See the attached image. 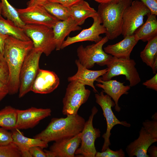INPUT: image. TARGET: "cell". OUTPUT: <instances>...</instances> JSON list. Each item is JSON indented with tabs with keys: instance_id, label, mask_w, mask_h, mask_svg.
Wrapping results in <instances>:
<instances>
[{
	"instance_id": "1",
	"label": "cell",
	"mask_w": 157,
	"mask_h": 157,
	"mask_svg": "<svg viewBox=\"0 0 157 157\" xmlns=\"http://www.w3.org/2000/svg\"><path fill=\"white\" fill-rule=\"evenodd\" d=\"M33 47L31 40H22L9 35L6 38L3 55L9 71L7 84L9 94H14L18 92L20 70L26 57Z\"/></svg>"
},
{
	"instance_id": "2",
	"label": "cell",
	"mask_w": 157,
	"mask_h": 157,
	"mask_svg": "<svg viewBox=\"0 0 157 157\" xmlns=\"http://www.w3.org/2000/svg\"><path fill=\"white\" fill-rule=\"evenodd\" d=\"M85 122L78 114L53 118L46 128L34 138L48 143L71 138L81 132Z\"/></svg>"
},
{
	"instance_id": "3",
	"label": "cell",
	"mask_w": 157,
	"mask_h": 157,
	"mask_svg": "<svg viewBox=\"0 0 157 157\" xmlns=\"http://www.w3.org/2000/svg\"><path fill=\"white\" fill-rule=\"evenodd\" d=\"M132 0H121L117 3H100L97 11L109 40L117 38L122 32L124 12Z\"/></svg>"
},
{
	"instance_id": "4",
	"label": "cell",
	"mask_w": 157,
	"mask_h": 157,
	"mask_svg": "<svg viewBox=\"0 0 157 157\" xmlns=\"http://www.w3.org/2000/svg\"><path fill=\"white\" fill-rule=\"evenodd\" d=\"M108 40V38L106 36L95 44L85 47L80 45L76 50L80 63L88 69L93 67L95 64L101 66L107 65L113 56L106 53L103 47Z\"/></svg>"
},
{
	"instance_id": "5",
	"label": "cell",
	"mask_w": 157,
	"mask_h": 157,
	"mask_svg": "<svg viewBox=\"0 0 157 157\" xmlns=\"http://www.w3.org/2000/svg\"><path fill=\"white\" fill-rule=\"evenodd\" d=\"M136 63L133 59L118 58L112 56L107 67V72L99 78L104 81L111 79L115 76H125L126 80L129 82L131 87L139 83L141 79L135 67Z\"/></svg>"
},
{
	"instance_id": "6",
	"label": "cell",
	"mask_w": 157,
	"mask_h": 157,
	"mask_svg": "<svg viewBox=\"0 0 157 157\" xmlns=\"http://www.w3.org/2000/svg\"><path fill=\"white\" fill-rule=\"evenodd\" d=\"M23 29L33 42V48L49 56L56 48L52 28L40 24H25Z\"/></svg>"
},
{
	"instance_id": "7",
	"label": "cell",
	"mask_w": 157,
	"mask_h": 157,
	"mask_svg": "<svg viewBox=\"0 0 157 157\" xmlns=\"http://www.w3.org/2000/svg\"><path fill=\"white\" fill-rule=\"evenodd\" d=\"M42 53L33 49L26 57L21 68L19 76V97H23L31 89L39 69V62Z\"/></svg>"
},
{
	"instance_id": "8",
	"label": "cell",
	"mask_w": 157,
	"mask_h": 157,
	"mask_svg": "<svg viewBox=\"0 0 157 157\" xmlns=\"http://www.w3.org/2000/svg\"><path fill=\"white\" fill-rule=\"evenodd\" d=\"M69 82L63 99L62 113L67 116L78 114L79 108L87 101L91 93L83 85L76 81Z\"/></svg>"
},
{
	"instance_id": "9",
	"label": "cell",
	"mask_w": 157,
	"mask_h": 157,
	"mask_svg": "<svg viewBox=\"0 0 157 157\" xmlns=\"http://www.w3.org/2000/svg\"><path fill=\"white\" fill-rule=\"evenodd\" d=\"M149 9L141 1H132L123 15L122 34L124 38L133 35L144 23L145 16L150 13Z\"/></svg>"
},
{
	"instance_id": "10",
	"label": "cell",
	"mask_w": 157,
	"mask_h": 157,
	"mask_svg": "<svg viewBox=\"0 0 157 157\" xmlns=\"http://www.w3.org/2000/svg\"><path fill=\"white\" fill-rule=\"evenodd\" d=\"M98 109L94 106L88 119L85 122L83 129L81 132V146L76 150L75 154L83 157H95L97 152L95 146L96 139L100 136L99 129L94 128L93 121L94 116Z\"/></svg>"
},
{
	"instance_id": "11",
	"label": "cell",
	"mask_w": 157,
	"mask_h": 157,
	"mask_svg": "<svg viewBox=\"0 0 157 157\" xmlns=\"http://www.w3.org/2000/svg\"><path fill=\"white\" fill-rule=\"evenodd\" d=\"M95 97L96 103L101 108L103 114L105 118L107 124L106 132L102 135L104 142L101 149V151H104L109 147L111 145L110 138L111 135V130L115 125L120 124L125 127H129L131 125L126 121H120L116 117L113 113L112 108L115 106V102L108 95L104 94L102 91L100 94H95Z\"/></svg>"
},
{
	"instance_id": "12",
	"label": "cell",
	"mask_w": 157,
	"mask_h": 157,
	"mask_svg": "<svg viewBox=\"0 0 157 157\" xmlns=\"http://www.w3.org/2000/svg\"><path fill=\"white\" fill-rule=\"evenodd\" d=\"M17 10L20 18L25 24L43 25L52 28L59 20L42 5H37Z\"/></svg>"
},
{
	"instance_id": "13",
	"label": "cell",
	"mask_w": 157,
	"mask_h": 157,
	"mask_svg": "<svg viewBox=\"0 0 157 157\" xmlns=\"http://www.w3.org/2000/svg\"><path fill=\"white\" fill-rule=\"evenodd\" d=\"M92 18L93 22L91 26L83 30L79 33L72 37L68 36L64 41L61 46V49L77 42L90 41L95 43L100 41L102 37L100 35L106 33V28L101 24L100 18L98 14Z\"/></svg>"
},
{
	"instance_id": "14",
	"label": "cell",
	"mask_w": 157,
	"mask_h": 157,
	"mask_svg": "<svg viewBox=\"0 0 157 157\" xmlns=\"http://www.w3.org/2000/svg\"><path fill=\"white\" fill-rule=\"evenodd\" d=\"M50 108L31 107L25 110L17 109V119L16 129L19 130L32 128L42 120L51 115Z\"/></svg>"
},
{
	"instance_id": "15",
	"label": "cell",
	"mask_w": 157,
	"mask_h": 157,
	"mask_svg": "<svg viewBox=\"0 0 157 157\" xmlns=\"http://www.w3.org/2000/svg\"><path fill=\"white\" fill-rule=\"evenodd\" d=\"M60 82L59 78L55 72L40 68L31 91L40 94L49 93L57 88Z\"/></svg>"
},
{
	"instance_id": "16",
	"label": "cell",
	"mask_w": 157,
	"mask_h": 157,
	"mask_svg": "<svg viewBox=\"0 0 157 157\" xmlns=\"http://www.w3.org/2000/svg\"><path fill=\"white\" fill-rule=\"evenodd\" d=\"M81 142L80 132L73 137L55 141L49 150L44 151L48 157H74Z\"/></svg>"
},
{
	"instance_id": "17",
	"label": "cell",
	"mask_w": 157,
	"mask_h": 157,
	"mask_svg": "<svg viewBox=\"0 0 157 157\" xmlns=\"http://www.w3.org/2000/svg\"><path fill=\"white\" fill-rule=\"evenodd\" d=\"M157 138L153 137L142 126L137 139L131 142L126 147V151L129 157H149L147 150Z\"/></svg>"
},
{
	"instance_id": "18",
	"label": "cell",
	"mask_w": 157,
	"mask_h": 157,
	"mask_svg": "<svg viewBox=\"0 0 157 157\" xmlns=\"http://www.w3.org/2000/svg\"><path fill=\"white\" fill-rule=\"evenodd\" d=\"M98 78L96 81L98 83L96 86L102 88L103 91L110 96L115 103V110L119 112L121 108L119 106L118 101L120 97L123 94H127L130 89L129 85H125L124 83H121L116 80H112L104 81Z\"/></svg>"
},
{
	"instance_id": "19",
	"label": "cell",
	"mask_w": 157,
	"mask_h": 157,
	"mask_svg": "<svg viewBox=\"0 0 157 157\" xmlns=\"http://www.w3.org/2000/svg\"><path fill=\"white\" fill-rule=\"evenodd\" d=\"M75 63L78 68L77 71L74 75L68 78V81H76L85 86L88 85L93 88L95 93H98L94 85V82L107 72V68L99 70H92L82 65L77 59L75 60Z\"/></svg>"
},
{
	"instance_id": "20",
	"label": "cell",
	"mask_w": 157,
	"mask_h": 157,
	"mask_svg": "<svg viewBox=\"0 0 157 157\" xmlns=\"http://www.w3.org/2000/svg\"><path fill=\"white\" fill-rule=\"evenodd\" d=\"M12 131L13 142L18 147L22 157H32L29 150L32 147L38 146L43 149L48 146V143L44 140L25 136L18 129H15Z\"/></svg>"
},
{
	"instance_id": "21",
	"label": "cell",
	"mask_w": 157,
	"mask_h": 157,
	"mask_svg": "<svg viewBox=\"0 0 157 157\" xmlns=\"http://www.w3.org/2000/svg\"><path fill=\"white\" fill-rule=\"evenodd\" d=\"M138 42L133 35L127 36L118 43L108 45L104 50L107 54L116 58L130 59L131 53Z\"/></svg>"
},
{
	"instance_id": "22",
	"label": "cell",
	"mask_w": 157,
	"mask_h": 157,
	"mask_svg": "<svg viewBox=\"0 0 157 157\" xmlns=\"http://www.w3.org/2000/svg\"><path fill=\"white\" fill-rule=\"evenodd\" d=\"M52 28L56 44V50L57 51L61 49V45L65 38L71 32L82 29V28L76 23L71 16L65 20H58Z\"/></svg>"
},
{
	"instance_id": "23",
	"label": "cell",
	"mask_w": 157,
	"mask_h": 157,
	"mask_svg": "<svg viewBox=\"0 0 157 157\" xmlns=\"http://www.w3.org/2000/svg\"><path fill=\"white\" fill-rule=\"evenodd\" d=\"M156 15L150 13L147 15L146 22L134 32L133 35L138 42H147L157 35V19Z\"/></svg>"
},
{
	"instance_id": "24",
	"label": "cell",
	"mask_w": 157,
	"mask_h": 157,
	"mask_svg": "<svg viewBox=\"0 0 157 157\" xmlns=\"http://www.w3.org/2000/svg\"><path fill=\"white\" fill-rule=\"evenodd\" d=\"M69 8L71 16L78 26L83 24L88 18H92L97 14V11L84 0Z\"/></svg>"
},
{
	"instance_id": "25",
	"label": "cell",
	"mask_w": 157,
	"mask_h": 157,
	"mask_svg": "<svg viewBox=\"0 0 157 157\" xmlns=\"http://www.w3.org/2000/svg\"><path fill=\"white\" fill-rule=\"evenodd\" d=\"M142 60L151 67L154 74L157 70V35L147 41V43L140 53Z\"/></svg>"
},
{
	"instance_id": "26",
	"label": "cell",
	"mask_w": 157,
	"mask_h": 157,
	"mask_svg": "<svg viewBox=\"0 0 157 157\" xmlns=\"http://www.w3.org/2000/svg\"><path fill=\"white\" fill-rule=\"evenodd\" d=\"M0 32L22 40H31L25 33L22 28L17 26L12 21L2 17H0Z\"/></svg>"
},
{
	"instance_id": "27",
	"label": "cell",
	"mask_w": 157,
	"mask_h": 157,
	"mask_svg": "<svg viewBox=\"0 0 157 157\" xmlns=\"http://www.w3.org/2000/svg\"><path fill=\"white\" fill-rule=\"evenodd\" d=\"M17 119V109L7 106L0 110V126L12 131L16 128Z\"/></svg>"
},
{
	"instance_id": "28",
	"label": "cell",
	"mask_w": 157,
	"mask_h": 157,
	"mask_svg": "<svg viewBox=\"0 0 157 157\" xmlns=\"http://www.w3.org/2000/svg\"><path fill=\"white\" fill-rule=\"evenodd\" d=\"M42 6L49 13L59 20H65L71 16L70 8L60 3L48 1Z\"/></svg>"
},
{
	"instance_id": "29",
	"label": "cell",
	"mask_w": 157,
	"mask_h": 157,
	"mask_svg": "<svg viewBox=\"0 0 157 157\" xmlns=\"http://www.w3.org/2000/svg\"><path fill=\"white\" fill-rule=\"evenodd\" d=\"M1 0L2 5L1 15L12 21L18 26L23 28L25 24L20 18L17 9L12 6L8 0Z\"/></svg>"
},
{
	"instance_id": "30",
	"label": "cell",
	"mask_w": 157,
	"mask_h": 157,
	"mask_svg": "<svg viewBox=\"0 0 157 157\" xmlns=\"http://www.w3.org/2000/svg\"><path fill=\"white\" fill-rule=\"evenodd\" d=\"M21 152L13 142L5 146H0V157H21Z\"/></svg>"
},
{
	"instance_id": "31",
	"label": "cell",
	"mask_w": 157,
	"mask_h": 157,
	"mask_svg": "<svg viewBox=\"0 0 157 157\" xmlns=\"http://www.w3.org/2000/svg\"><path fill=\"white\" fill-rule=\"evenodd\" d=\"M9 78V71L7 63L0 51V81L7 86Z\"/></svg>"
},
{
	"instance_id": "32",
	"label": "cell",
	"mask_w": 157,
	"mask_h": 157,
	"mask_svg": "<svg viewBox=\"0 0 157 157\" xmlns=\"http://www.w3.org/2000/svg\"><path fill=\"white\" fill-rule=\"evenodd\" d=\"M152 120L146 119L142 123L143 127L153 137L157 138V113L153 115Z\"/></svg>"
},
{
	"instance_id": "33",
	"label": "cell",
	"mask_w": 157,
	"mask_h": 157,
	"mask_svg": "<svg viewBox=\"0 0 157 157\" xmlns=\"http://www.w3.org/2000/svg\"><path fill=\"white\" fill-rule=\"evenodd\" d=\"M125 156V152L122 149L114 151L108 147L101 152L97 151L95 157H124Z\"/></svg>"
},
{
	"instance_id": "34",
	"label": "cell",
	"mask_w": 157,
	"mask_h": 157,
	"mask_svg": "<svg viewBox=\"0 0 157 157\" xmlns=\"http://www.w3.org/2000/svg\"><path fill=\"white\" fill-rule=\"evenodd\" d=\"M12 133L3 128H0V146L8 145L13 142Z\"/></svg>"
},
{
	"instance_id": "35",
	"label": "cell",
	"mask_w": 157,
	"mask_h": 157,
	"mask_svg": "<svg viewBox=\"0 0 157 157\" xmlns=\"http://www.w3.org/2000/svg\"><path fill=\"white\" fill-rule=\"evenodd\" d=\"M29 152L32 157H48L47 154L43 151V149L38 146L30 148Z\"/></svg>"
},
{
	"instance_id": "36",
	"label": "cell",
	"mask_w": 157,
	"mask_h": 157,
	"mask_svg": "<svg viewBox=\"0 0 157 157\" xmlns=\"http://www.w3.org/2000/svg\"><path fill=\"white\" fill-rule=\"evenodd\" d=\"M140 0L149 9L151 14L157 15V0Z\"/></svg>"
},
{
	"instance_id": "37",
	"label": "cell",
	"mask_w": 157,
	"mask_h": 157,
	"mask_svg": "<svg viewBox=\"0 0 157 157\" xmlns=\"http://www.w3.org/2000/svg\"><path fill=\"white\" fill-rule=\"evenodd\" d=\"M84 0H49L48 1L60 3L64 6L70 8Z\"/></svg>"
},
{
	"instance_id": "38",
	"label": "cell",
	"mask_w": 157,
	"mask_h": 157,
	"mask_svg": "<svg viewBox=\"0 0 157 157\" xmlns=\"http://www.w3.org/2000/svg\"><path fill=\"white\" fill-rule=\"evenodd\" d=\"M142 84L147 88L157 91V74L149 80L146 81Z\"/></svg>"
},
{
	"instance_id": "39",
	"label": "cell",
	"mask_w": 157,
	"mask_h": 157,
	"mask_svg": "<svg viewBox=\"0 0 157 157\" xmlns=\"http://www.w3.org/2000/svg\"><path fill=\"white\" fill-rule=\"evenodd\" d=\"M8 93L7 85L0 81V101L8 94Z\"/></svg>"
},
{
	"instance_id": "40",
	"label": "cell",
	"mask_w": 157,
	"mask_h": 157,
	"mask_svg": "<svg viewBox=\"0 0 157 157\" xmlns=\"http://www.w3.org/2000/svg\"><path fill=\"white\" fill-rule=\"evenodd\" d=\"M49 0H30L27 3V7H31L37 5H42Z\"/></svg>"
},
{
	"instance_id": "41",
	"label": "cell",
	"mask_w": 157,
	"mask_h": 157,
	"mask_svg": "<svg viewBox=\"0 0 157 157\" xmlns=\"http://www.w3.org/2000/svg\"><path fill=\"white\" fill-rule=\"evenodd\" d=\"M8 36L0 32V51L3 54L5 41Z\"/></svg>"
},
{
	"instance_id": "42",
	"label": "cell",
	"mask_w": 157,
	"mask_h": 157,
	"mask_svg": "<svg viewBox=\"0 0 157 157\" xmlns=\"http://www.w3.org/2000/svg\"><path fill=\"white\" fill-rule=\"evenodd\" d=\"M147 152L149 154V157H157V147L154 145L150 146L148 149Z\"/></svg>"
},
{
	"instance_id": "43",
	"label": "cell",
	"mask_w": 157,
	"mask_h": 157,
	"mask_svg": "<svg viewBox=\"0 0 157 157\" xmlns=\"http://www.w3.org/2000/svg\"><path fill=\"white\" fill-rule=\"evenodd\" d=\"M95 1L100 3H117L121 0H94Z\"/></svg>"
},
{
	"instance_id": "44",
	"label": "cell",
	"mask_w": 157,
	"mask_h": 157,
	"mask_svg": "<svg viewBox=\"0 0 157 157\" xmlns=\"http://www.w3.org/2000/svg\"><path fill=\"white\" fill-rule=\"evenodd\" d=\"M2 5L1 2L0 1V17L1 16V11H2Z\"/></svg>"
}]
</instances>
